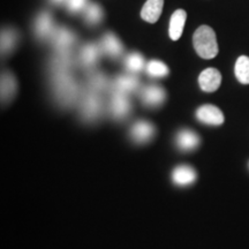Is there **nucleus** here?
I'll use <instances>...</instances> for the list:
<instances>
[{
    "label": "nucleus",
    "mask_w": 249,
    "mask_h": 249,
    "mask_svg": "<svg viewBox=\"0 0 249 249\" xmlns=\"http://www.w3.org/2000/svg\"><path fill=\"white\" fill-rule=\"evenodd\" d=\"M148 74L152 77H163L169 74V67L164 62L158 60H152L148 64L147 66Z\"/></svg>",
    "instance_id": "nucleus-21"
},
{
    "label": "nucleus",
    "mask_w": 249,
    "mask_h": 249,
    "mask_svg": "<svg viewBox=\"0 0 249 249\" xmlns=\"http://www.w3.org/2000/svg\"><path fill=\"white\" fill-rule=\"evenodd\" d=\"M234 73L236 79L242 85H249V57L241 55L235 62Z\"/></svg>",
    "instance_id": "nucleus-16"
},
{
    "label": "nucleus",
    "mask_w": 249,
    "mask_h": 249,
    "mask_svg": "<svg viewBox=\"0 0 249 249\" xmlns=\"http://www.w3.org/2000/svg\"><path fill=\"white\" fill-rule=\"evenodd\" d=\"M17 91V82L14 76L9 73H4L1 75V99L2 101H9Z\"/></svg>",
    "instance_id": "nucleus-17"
},
{
    "label": "nucleus",
    "mask_w": 249,
    "mask_h": 249,
    "mask_svg": "<svg viewBox=\"0 0 249 249\" xmlns=\"http://www.w3.org/2000/svg\"><path fill=\"white\" fill-rule=\"evenodd\" d=\"M103 18V11L97 4H89L86 7V21L89 24H97Z\"/></svg>",
    "instance_id": "nucleus-20"
},
{
    "label": "nucleus",
    "mask_w": 249,
    "mask_h": 249,
    "mask_svg": "<svg viewBox=\"0 0 249 249\" xmlns=\"http://www.w3.org/2000/svg\"><path fill=\"white\" fill-rule=\"evenodd\" d=\"M52 2H54V4H60V2L65 1V0H51Z\"/></svg>",
    "instance_id": "nucleus-26"
},
{
    "label": "nucleus",
    "mask_w": 249,
    "mask_h": 249,
    "mask_svg": "<svg viewBox=\"0 0 249 249\" xmlns=\"http://www.w3.org/2000/svg\"><path fill=\"white\" fill-rule=\"evenodd\" d=\"M110 110L112 116L116 119H123L129 113L130 103L127 98V95L114 91L110 103Z\"/></svg>",
    "instance_id": "nucleus-6"
},
{
    "label": "nucleus",
    "mask_w": 249,
    "mask_h": 249,
    "mask_svg": "<svg viewBox=\"0 0 249 249\" xmlns=\"http://www.w3.org/2000/svg\"><path fill=\"white\" fill-rule=\"evenodd\" d=\"M187 20V13L183 9H177L172 14L170 20L169 34L172 40H178L182 36L183 28H185Z\"/></svg>",
    "instance_id": "nucleus-10"
},
{
    "label": "nucleus",
    "mask_w": 249,
    "mask_h": 249,
    "mask_svg": "<svg viewBox=\"0 0 249 249\" xmlns=\"http://www.w3.org/2000/svg\"><path fill=\"white\" fill-rule=\"evenodd\" d=\"M57 96L59 101L64 104L70 105L74 101L76 96V87L67 76H62L61 74L58 75L57 82Z\"/></svg>",
    "instance_id": "nucleus-5"
},
{
    "label": "nucleus",
    "mask_w": 249,
    "mask_h": 249,
    "mask_svg": "<svg viewBox=\"0 0 249 249\" xmlns=\"http://www.w3.org/2000/svg\"><path fill=\"white\" fill-rule=\"evenodd\" d=\"M196 118L205 124H211V126H219L224 123V114L214 105H203L196 111Z\"/></svg>",
    "instance_id": "nucleus-2"
},
{
    "label": "nucleus",
    "mask_w": 249,
    "mask_h": 249,
    "mask_svg": "<svg viewBox=\"0 0 249 249\" xmlns=\"http://www.w3.org/2000/svg\"><path fill=\"white\" fill-rule=\"evenodd\" d=\"M53 40H54V45L57 46L58 49H60L61 51H64L65 49H67L68 46L73 44L74 36L70 30L62 28V29L58 30L57 33L53 34Z\"/></svg>",
    "instance_id": "nucleus-19"
},
{
    "label": "nucleus",
    "mask_w": 249,
    "mask_h": 249,
    "mask_svg": "<svg viewBox=\"0 0 249 249\" xmlns=\"http://www.w3.org/2000/svg\"><path fill=\"white\" fill-rule=\"evenodd\" d=\"M124 65H126L127 70L136 73V71H142L143 67H144V58L140 53H130L129 55H127Z\"/></svg>",
    "instance_id": "nucleus-22"
},
{
    "label": "nucleus",
    "mask_w": 249,
    "mask_h": 249,
    "mask_svg": "<svg viewBox=\"0 0 249 249\" xmlns=\"http://www.w3.org/2000/svg\"><path fill=\"white\" fill-rule=\"evenodd\" d=\"M87 0H67L68 9L71 12H79L86 6Z\"/></svg>",
    "instance_id": "nucleus-25"
},
{
    "label": "nucleus",
    "mask_w": 249,
    "mask_h": 249,
    "mask_svg": "<svg viewBox=\"0 0 249 249\" xmlns=\"http://www.w3.org/2000/svg\"><path fill=\"white\" fill-rule=\"evenodd\" d=\"M193 45L196 53L203 59H213L218 54L216 33L209 26L198 27L193 35Z\"/></svg>",
    "instance_id": "nucleus-1"
},
{
    "label": "nucleus",
    "mask_w": 249,
    "mask_h": 249,
    "mask_svg": "<svg viewBox=\"0 0 249 249\" xmlns=\"http://www.w3.org/2000/svg\"><path fill=\"white\" fill-rule=\"evenodd\" d=\"M116 91L127 95V93L135 91L139 87V80L133 75H121L116 80L114 83Z\"/></svg>",
    "instance_id": "nucleus-15"
},
{
    "label": "nucleus",
    "mask_w": 249,
    "mask_h": 249,
    "mask_svg": "<svg viewBox=\"0 0 249 249\" xmlns=\"http://www.w3.org/2000/svg\"><path fill=\"white\" fill-rule=\"evenodd\" d=\"M15 40H17V33L14 30L6 29L1 34V51L4 52L11 51L15 46Z\"/></svg>",
    "instance_id": "nucleus-23"
},
{
    "label": "nucleus",
    "mask_w": 249,
    "mask_h": 249,
    "mask_svg": "<svg viewBox=\"0 0 249 249\" xmlns=\"http://www.w3.org/2000/svg\"><path fill=\"white\" fill-rule=\"evenodd\" d=\"M90 83H91L93 89L101 90L102 88H104L105 85H107V81H105V77L103 75H95L91 77Z\"/></svg>",
    "instance_id": "nucleus-24"
},
{
    "label": "nucleus",
    "mask_w": 249,
    "mask_h": 249,
    "mask_svg": "<svg viewBox=\"0 0 249 249\" xmlns=\"http://www.w3.org/2000/svg\"><path fill=\"white\" fill-rule=\"evenodd\" d=\"M142 103L149 107H157L165 101V91L158 86H148L142 90Z\"/></svg>",
    "instance_id": "nucleus-7"
},
{
    "label": "nucleus",
    "mask_w": 249,
    "mask_h": 249,
    "mask_svg": "<svg viewBox=\"0 0 249 249\" xmlns=\"http://www.w3.org/2000/svg\"><path fill=\"white\" fill-rule=\"evenodd\" d=\"M130 135H132V139L136 143H140V144L147 143L154 138L155 127L154 124L147 120H140L133 124Z\"/></svg>",
    "instance_id": "nucleus-4"
},
{
    "label": "nucleus",
    "mask_w": 249,
    "mask_h": 249,
    "mask_svg": "<svg viewBox=\"0 0 249 249\" xmlns=\"http://www.w3.org/2000/svg\"><path fill=\"white\" fill-rule=\"evenodd\" d=\"M173 182L178 186H188L192 185L196 180V172L195 170L187 165H181V166L176 167L172 173Z\"/></svg>",
    "instance_id": "nucleus-12"
},
{
    "label": "nucleus",
    "mask_w": 249,
    "mask_h": 249,
    "mask_svg": "<svg viewBox=\"0 0 249 249\" xmlns=\"http://www.w3.org/2000/svg\"><path fill=\"white\" fill-rule=\"evenodd\" d=\"M102 110L101 99L95 93H89L86 96L82 103V114L87 120H95L99 116Z\"/></svg>",
    "instance_id": "nucleus-11"
},
{
    "label": "nucleus",
    "mask_w": 249,
    "mask_h": 249,
    "mask_svg": "<svg viewBox=\"0 0 249 249\" xmlns=\"http://www.w3.org/2000/svg\"><path fill=\"white\" fill-rule=\"evenodd\" d=\"M99 55V50L96 45L93 44H89L86 45L85 48L81 50V54H80V60L81 64L85 65V66H92L95 64L96 60L98 59Z\"/></svg>",
    "instance_id": "nucleus-18"
},
{
    "label": "nucleus",
    "mask_w": 249,
    "mask_h": 249,
    "mask_svg": "<svg viewBox=\"0 0 249 249\" xmlns=\"http://www.w3.org/2000/svg\"><path fill=\"white\" fill-rule=\"evenodd\" d=\"M102 45L104 51L107 52V54L112 58H118L124 51L123 44L120 43V40L118 39L117 36L112 35V34H107L104 36Z\"/></svg>",
    "instance_id": "nucleus-14"
},
{
    "label": "nucleus",
    "mask_w": 249,
    "mask_h": 249,
    "mask_svg": "<svg viewBox=\"0 0 249 249\" xmlns=\"http://www.w3.org/2000/svg\"><path fill=\"white\" fill-rule=\"evenodd\" d=\"M163 6L164 0H148L142 7L141 18L149 23L157 22L163 12Z\"/></svg>",
    "instance_id": "nucleus-9"
},
{
    "label": "nucleus",
    "mask_w": 249,
    "mask_h": 249,
    "mask_svg": "<svg viewBox=\"0 0 249 249\" xmlns=\"http://www.w3.org/2000/svg\"><path fill=\"white\" fill-rule=\"evenodd\" d=\"M222 74L216 68H207L198 76V85L205 92H213L220 87Z\"/></svg>",
    "instance_id": "nucleus-3"
},
{
    "label": "nucleus",
    "mask_w": 249,
    "mask_h": 249,
    "mask_svg": "<svg viewBox=\"0 0 249 249\" xmlns=\"http://www.w3.org/2000/svg\"><path fill=\"white\" fill-rule=\"evenodd\" d=\"M200 144V136L191 129L180 130L177 135V145L182 151H192Z\"/></svg>",
    "instance_id": "nucleus-8"
},
{
    "label": "nucleus",
    "mask_w": 249,
    "mask_h": 249,
    "mask_svg": "<svg viewBox=\"0 0 249 249\" xmlns=\"http://www.w3.org/2000/svg\"><path fill=\"white\" fill-rule=\"evenodd\" d=\"M35 31L39 38H46L51 36L53 31V20L51 15L46 12L40 14L35 22Z\"/></svg>",
    "instance_id": "nucleus-13"
}]
</instances>
